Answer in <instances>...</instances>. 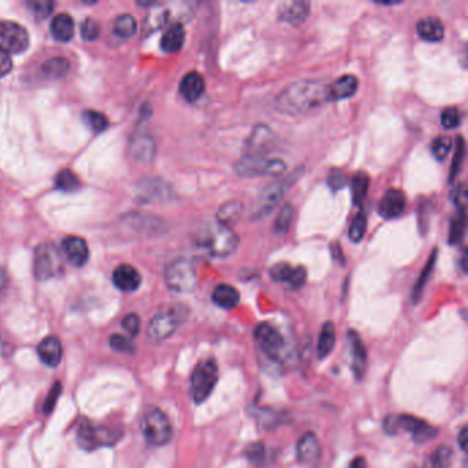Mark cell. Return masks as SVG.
<instances>
[{"instance_id":"6da1fadb","label":"cell","mask_w":468,"mask_h":468,"mask_svg":"<svg viewBox=\"0 0 468 468\" xmlns=\"http://www.w3.org/2000/svg\"><path fill=\"white\" fill-rule=\"evenodd\" d=\"M328 98V85L319 80H301L290 84L277 98V107L287 116H302L323 106Z\"/></svg>"},{"instance_id":"7a4b0ae2","label":"cell","mask_w":468,"mask_h":468,"mask_svg":"<svg viewBox=\"0 0 468 468\" xmlns=\"http://www.w3.org/2000/svg\"><path fill=\"white\" fill-rule=\"evenodd\" d=\"M196 243L208 255L223 258L234 253L239 239L234 231L230 230V227L220 223H211L198 233Z\"/></svg>"},{"instance_id":"3957f363","label":"cell","mask_w":468,"mask_h":468,"mask_svg":"<svg viewBox=\"0 0 468 468\" xmlns=\"http://www.w3.org/2000/svg\"><path fill=\"white\" fill-rule=\"evenodd\" d=\"M189 308L183 303H172L160 309L151 319L147 335L151 340L160 342L169 338L189 318Z\"/></svg>"},{"instance_id":"277c9868","label":"cell","mask_w":468,"mask_h":468,"mask_svg":"<svg viewBox=\"0 0 468 468\" xmlns=\"http://www.w3.org/2000/svg\"><path fill=\"white\" fill-rule=\"evenodd\" d=\"M383 430L389 435H396L399 431L404 430L411 433L413 441L416 444H423L434 437H437L438 430L428 425L425 420H422L412 415H390L383 422Z\"/></svg>"},{"instance_id":"5b68a950","label":"cell","mask_w":468,"mask_h":468,"mask_svg":"<svg viewBox=\"0 0 468 468\" xmlns=\"http://www.w3.org/2000/svg\"><path fill=\"white\" fill-rule=\"evenodd\" d=\"M143 435L151 447H165L173 437V427L167 413L157 408L150 406L142 419Z\"/></svg>"},{"instance_id":"8992f818","label":"cell","mask_w":468,"mask_h":468,"mask_svg":"<svg viewBox=\"0 0 468 468\" xmlns=\"http://www.w3.org/2000/svg\"><path fill=\"white\" fill-rule=\"evenodd\" d=\"M255 340L261 353L271 362L282 364L287 357V342L275 325L260 323L255 330Z\"/></svg>"},{"instance_id":"52a82bcc","label":"cell","mask_w":468,"mask_h":468,"mask_svg":"<svg viewBox=\"0 0 468 468\" xmlns=\"http://www.w3.org/2000/svg\"><path fill=\"white\" fill-rule=\"evenodd\" d=\"M218 379L217 362L213 359H208L199 362L191 375L190 394L195 404L205 403L216 387Z\"/></svg>"},{"instance_id":"ba28073f","label":"cell","mask_w":468,"mask_h":468,"mask_svg":"<svg viewBox=\"0 0 468 468\" xmlns=\"http://www.w3.org/2000/svg\"><path fill=\"white\" fill-rule=\"evenodd\" d=\"M64 269L62 255L51 243H43L35 249L33 274L39 280L58 277Z\"/></svg>"},{"instance_id":"9c48e42d","label":"cell","mask_w":468,"mask_h":468,"mask_svg":"<svg viewBox=\"0 0 468 468\" xmlns=\"http://www.w3.org/2000/svg\"><path fill=\"white\" fill-rule=\"evenodd\" d=\"M165 280L170 290L176 293H190L196 286V274L191 261L177 258L165 269Z\"/></svg>"},{"instance_id":"30bf717a","label":"cell","mask_w":468,"mask_h":468,"mask_svg":"<svg viewBox=\"0 0 468 468\" xmlns=\"http://www.w3.org/2000/svg\"><path fill=\"white\" fill-rule=\"evenodd\" d=\"M121 437L120 431L111 428L94 425L89 422H83L77 428V442L85 450H94L96 447H113Z\"/></svg>"},{"instance_id":"8fae6325","label":"cell","mask_w":468,"mask_h":468,"mask_svg":"<svg viewBox=\"0 0 468 468\" xmlns=\"http://www.w3.org/2000/svg\"><path fill=\"white\" fill-rule=\"evenodd\" d=\"M235 169L242 177H255L260 174L277 176L286 170V164L279 158H268L262 157L261 154H249L236 164Z\"/></svg>"},{"instance_id":"7c38bea8","label":"cell","mask_w":468,"mask_h":468,"mask_svg":"<svg viewBox=\"0 0 468 468\" xmlns=\"http://www.w3.org/2000/svg\"><path fill=\"white\" fill-rule=\"evenodd\" d=\"M29 35L26 29L13 21H0V51L10 54H20L29 47Z\"/></svg>"},{"instance_id":"4fadbf2b","label":"cell","mask_w":468,"mask_h":468,"mask_svg":"<svg viewBox=\"0 0 468 468\" xmlns=\"http://www.w3.org/2000/svg\"><path fill=\"white\" fill-rule=\"evenodd\" d=\"M298 462L306 467L315 468L321 459V447L313 433L303 434L297 444Z\"/></svg>"},{"instance_id":"5bb4252c","label":"cell","mask_w":468,"mask_h":468,"mask_svg":"<svg viewBox=\"0 0 468 468\" xmlns=\"http://www.w3.org/2000/svg\"><path fill=\"white\" fill-rule=\"evenodd\" d=\"M347 343H349V352H350V357H352V371L355 374V378L357 381H362L365 372V367H367V347L362 342V337L355 331V330H349L347 331Z\"/></svg>"},{"instance_id":"9a60e30c","label":"cell","mask_w":468,"mask_h":468,"mask_svg":"<svg viewBox=\"0 0 468 468\" xmlns=\"http://www.w3.org/2000/svg\"><path fill=\"white\" fill-rule=\"evenodd\" d=\"M111 280L118 290L124 293H132L140 287L142 275L135 267L129 264H121L113 271Z\"/></svg>"},{"instance_id":"2e32d148","label":"cell","mask_w":468,"mask_h":468,"mask_svg":"<svg viewBox=\"0 0 468 468\" xmlns=\"http://www.w3.org/2000/svg\"><path fill=\"white\" fill-rule=\"evenodd\" d=\"M62 252L73 267H83L89 258V249L85 239L80 236H66L62 242Z\"/></svg>"},{"instance_id":"e0dca14e","label":"cell","mask_w":468,"mask_h":468,"mask_svg":"<svg viewBox=\"0 0 468 468\" xmlns=\"http://www.w3.org/2000/svg\"><path fill=\"white\" fill-rule=\"evenodd\" d=\"M269 277L277 282L289 283L291 287L298 289L306 282V271L303 267H291L287 262H277L269 269Z\"/></svg>"},{"instance_id":"ac0fdd59","label":"cell","mask_w":468,"mask_h":468,"mask_svg":"<svg viewBox=\"0 0 468 468\" xmlns=\"http://www.w3.org/2000/svg\"><path fill=\"white\" fill-rule=\"evenodd\" d=\"M406 209V198L405 194L397 189H390L383 195L379 204V214L386 220H394L400 217Z\"/></svg>"},{"instance_id":"d6986e66","label":"cell","mask_w":468,"mask_h":468,"mask_svg":"<svg viewBox=\"0 0 468 468\" xmlns=\"http://www.w3.org/2000/svg\"><path fill=\"white\" fill-rule=\"evenodd\" d=\"M309 14V3L308 1H286L279 6L277 17L280 21L290 25H301L305 22Z\"/></svg>"},{"instance_id":"ffe728a7","label":"cell","mask_w":468,"mask_h":468,"mask_svg":"<svg viewBox=\"0 0 468 468\" xmlns=\"http://www.w3.org/2000/svg\"><path fill=\"white\" fill-rule=\"evenodd\" d=\"M38 355L45 365L48 367H57L62 360V343L60 338L50 335L39 343L38 346Z\"/></svg>"},{"instance_id":"44dd1931","label":"cell","mask_w":468,"mask_h":468,"mask_svg":"<svg viewBox=\"0 0 468 468\" xmlns=\"http://www.w3.org/2000/svg\"><path fill=\"white\" fill-rule=\"evenodd\" d=\"M179 89L187 102H196L205 92V80L201 73L190 72L180 82Z\"/></svg>"},{"instance_id":"7402d4cb","label":"cell","mask_w":468,"mask_h":468,"mask_svg":"<svg viewBox=\"0 0 468 468\" xmlns=\"http://www.w3.org/2000/svg\"><path fill=\"white\" fill-rule=\"evenodd\" d=\"M359 80L353 74H343L333 85H328L330 101H342L353 96L357 92Z\"/></svg>"},{"instance_id":"603a6c76","label":"cell","mask_w":468,"mask_h":468,"mask_svg":"<svg viewBox=\"0 0 468 468\" xmlns=\"http://www.w3.org/2000/svg\"><path fill=\"white\" fill-rule=\"evenodd\" d=\"M416 32H418L419 38L425 42L437 43L444 39L445 26L440 18L425 17L418 22Z\"/></svg>"},{"instance_id":"cb8c5ba5","label":"cell","mask_w":468,"mask_h":468,"mask_svg":"<svg viewBox=\"0 0 468 468\" xmlns=\"http://www.w3.org/2000/svg\"><path fill=\"white\" fill-rule=\"evenodd\" d=\"M186 42V30L184 26L179 22L170 25L161 38V48L164 52L174 54L183 48Z\"/></svg>"},{"instance_id":"d4e9b609","label":"cell","mask_w":468,"mask_h":468,"mask_svg":"<svg viewBox=\"0 0 468 468\" xmlns=\"http://www.w3.org/2000/svg\"><path fill=\"white\" fill-rule=\"evenodd\" d=\"M74 30H76L74 20L72 18V16L66 13L55 16L51 22V33L54 39L58 42H70L74 36Z\"/></svg>"},{"instance_id":"484cf974","label":"cell","mask_w":468,"mask_h":468,"mask_svg":"<svg viewBox=\"0 0 468 468\" xmlns=\"http://www.w3.org/2000/svg\"><path fill=\"white\" fill-rule=\"evenodd\" d=\"M213 302L223 308V309H234L235 306L239 303V293L231 284L221 283L216 286V289L212 293Z\"/></svg>"},{"instance_id":"4316f807","label":"cell","mask_w":468,"mask_h":468,"mask_svg":"<svg viewBox=\"0 0 468 468\" xmlns=\"http://www.w3.org/2000/svg\"><path fill=\"white\" fill-rule=\"evenodd\" d=\"M282 196H283V189L280 184L268 186V189H265L260 196L258 206L255 208L257 216H261V214H265V213L272 211L279 204V201L282 199Z\"/></svg>"},{"instance_id":"83f0119b","label":"cell","mask_w":468,"mask_h":468,"mask_svg":"<svg viewBox=\"0 0 468 468\" xmlns=\"http://www.w3.org/2000/svg\"><path fill=\"white\" fill-rule=\"evenodd\" d=\"M335 345V327L331 321L324 323L321 333H320L319 342H318V357L325 359L334 349Z\"/></svg>"},{"instance_id":"f1b7e54d","label":"cell","mask_w":468,"mask_h":468,"mask_svg":"<svg viewBox=\"0 0 468 468\" xmlns=\"http://www.w3.org/2000/svg\"><path fill=\"white\" fill-rule=\"evenodd\" d=\"M169 18V10L164 6L154 4V9L150 10L145 20V32L150 35L158 29H161Z\"/></svg>"},{"instance_id":"f546056e","label":"cell","mask_w":468,"mask_h":468,"mask_svg":"<svg viewBox=\"0 0 468 468\" xmlns=\"http://www.w3.org/2000/svg\"><path fill=\"white\" fill-rule=\"evenodd\" d=\"M453 460V450L449 447L441 445L433 450L425 459L423 468H449Z\"/></svg>"},{"instance_id":"4dcf8cb0","label":"cell","mask_w":468,"mask_h":468,"mask_svg":"<svg viewBox=\"0 0 468 468\" xmlns=\"http://www.w3.org/2000/svg\"><path fill=\"white\" fill-rule=\"evenodd\" d=\"M138 30V22L136 18L130 14H123L116 18L113 23V32L116 36L121 39H130L135 36Z\"/></svg>"},{"instance_id":"1f68e13d","label":"cell","mask_w":468,"mask_h":468,"mask_svg":"<svg viewBox=\"0 0 468 468\" xmlns=\"http://www.w3.org/2000/svg\"><path fill=\"white\" fill-rule=\"evenodd\" d=\"M69 70V61L64 57L50 58L42 65V73L47 79H62Z\"/></svg>"},{"instance_id":"d6a6232c","label":"cell","mask_w":468,"mask_h":468,"mask_svg":"<svg viewBox=\"0 0 468 468\" xmlns=\"http://www.w3.org/2000/svg\"><path fill=\"white\" fill-rule=\"evenodd\" d=\"M80 179L72 169L60 170L55 176V187L65 192L76 191L80 189Z\"/></svg>"},{"instance_id":"836d02e7","label":"cell","mask_w":468,"mask_h":468,"mask_svg":"<svg viewBox=\"0 0 468 468\" xmlns=\"http://www.w3.org/2000/svg\"><path fill=\"white\" fill-rule=\"evenodd\" d=\"M369 189V176L365 172H356L352 180V196L356 205H362Z\"/></svg>"},{"instance_id":"e575fe53","label":"cell","mask_w":468,"mask_h":468,"mask_svg":"<svg viewBox=\"0 0 468 468\" xmlns=\"http://www.w3.org/2000/svg\"><path fill=\"white\" fill-rule=\"evenodd\" d=\"M83 117H84L85 124L91 128V130L95 133H102L108 128V118L101 111L85 110Z\"/></svg>"},{"instance_id":"d590c367","label":"cell","mask_w":468,"mask_h":468,"mask_svg":"<svg viewBox=\"0 0 468 468\" xmlns=\"http://www.w3.org/2000/svg\"><path fill=\"white\" fill-rule=\"evenodd\" d=\"M242 212V205L239 202H228L224 206L220 208V211L217 213V223L228 227V224L234 223L235 220H238L239 214Z\"/></svg>"},{"instance_id":"8d00e7d4","label":"cell","mask_w":468,"mask_h":468,"mask_svg":"<svg viewBox=\"0 0 468 468\" xmlns=\"http://www.w3.org/2000/svg\"><path fill=\"white\" fill-rule=\"evenodd\" d=\"M459 214L453 218L452 225H450V233H449V242L452 245L459 243L463 236H464V230H466V220H464V209H457Z\"/></svg>"},{"instance_id":"74e56055","label":"cell","mask_w":468,"mask_h":468,"mask_svg":"<svg viewBox=\"0 0 468 468\" xmlns=\"http://www.w3.org/2000/svg\"><path fill=\"white\" fill-rule=\"evenodd\" d=\"M32 14L38 18V20H45L54 10V1L50 0H32L28 3Z\"/></svg>"},{"instance_id":"f35d334b","label":"cell","mask_w":468,"mask_h":468,"mask_svg":"<svg viewBox=\"0 0 468 468\" xmlns=\"http://www.w3.org/2000/svg\"><path fill=\"white\" fill-rule=\"evenodd\" d=\"M435 260H437V252L434 250L433 255L430 257V260H428V262H427V265H425V269H423V272H422V277H419V280H418V283H416V286H415V289H413V291H412V298H413L415 301H418V299L420 298V296H422V291H423V289H425L427 279L430 277V274L433 272V268H434Z\"/></svg>"},{"instance_id":"ab89813d","label":"cell","mask_w":468,"mask_h":468,"mask_svg":"<svg viewBox=\"0 0 468 468\" xmlns=\"http://www.w3.org/2000/svg\"><path fill=\"white\" fill-rule=\"evenodd\" d=\"M255 416L258 420V425H262L264 428H274L275 425H280L282 418L277 415V412L271 409H257L255 412Z\"/></svg>"},{"instance_id":"60d3db41","label":"cell","mask_w":468,"mask_h":468,"mask_svg":"<svg viewBox=\"0 0 468 468\" xmlns=\"http://www.w3.org/2000/svg\"><path fill=\"white\" fill-rule=\"evenodd\" d=\"M80 35L87 42H94L101 36V23L94 18H85L80 26Z\"/></svg>"},{"instance_id":"b9f144b4","label":"cell","mask_w":468,"mask_h":468,"mask_svg":"<svg viewBox=\"0 0 468 468\" xmlns=\"http://www.w3.org/2000/svg\"><path fill=\"white\" fill-rule=\"evenodd\" d=\"M367 230V216L365 213L360 212L353 220L350 230H349V238L352 242H360Z\"/></svg>"},{"instance_id":"7bdbcfd3","label":"cell","mask_w":468,"mask_h":468,"mask_svg":"<svg viewBox=\"0 0 468 468\" xmlns=\"http://www.w3.org/2000/svg\"><path fill=\"white\" fill-rule=\"evenodd\" d=\"M450 149H452V140L447 136H438L437 139L433 140V145H431L433 155L440 161L447 157Z\"/></svg>"},{"instance_id":"ee69618b","label":"cell","mask_w":468,"mask_h":468,"mask_svg":"<svg viewBox=\"0 0 468 468\" xmlns=\"http://www.w3.org/2000/svg\"><path fill=\"white\" fill-rule=\"evenodd\" d=\"M460 121H462V114L455 107L445 108L441 114V124L445 129H455V128L459 127Z\"/></svg>"},{"instance_id":"f6af8a7d","label":"cell","mask_w":468,"mask_h":468,"mask_svg":"<svg viewBox=\"0 0 468 468\" xmlns=\"http://www.w3.org/2000/svg\"><path fill=\"white\" fill-rule=\"evenodd\" d=\"M108 342H110V346L120 353H133L135 352V346H133L132 340L121 334H113Z\"/></svg>"},{"instance_id":"bcb514c9","label":"cell","mask_w":468,"mask_h":468,"mask_svg":"<svg viewBox=\"0 0 468 468\" xmlns=\"http://www.w3.org/2000/svg\"><path fill=\"white\" fill-rule=\"evenodd\" d=\"M61 393H62V384H61V382L54 383L52 387H51V390H50V393L47 394L45 400H44V406H43V412L44 413H51L54 411V408L57 405V401H58Z\"/></svg>"},{"instance_id":"7dc6e473","label":"cell","mask_w":468,"mask_h":468,"mask_svg":"<svg viewBox=\"0 0 468 468\" xmlns=\"http://www.w3.org/2000/svg\"><path fill=\"white\" fill-rule=\"evenodd\" d=\"M293 208L290 205L283 206V209L279 213L277 216V223H275V230L277 233H286L291 224L293 220Z\"/></svg>"},{"instance_id":"c3c4849f","label":"cell","mask_w":468,"mask_h":468,"mask_svg":"<svg viewBox=\"0 0 468 468\" xmlns=\"http://www.w3.org/2000/svg\"><path fill=\"white\" fill-rule=\"evenodd\" d=\"M245 455H246V457H247L249 462H252L253 464H260L264 460L265 447H264V445L261 442L250 444L249 447H246Z\"/></svg>"},{"instance_id":"681fc988","label":"cell","mask_w":468,"mask_h":468,"mask_svg":"<svg viewBox=\"0 0 468 468\" xmlns=\"http://www.w3.org/2000/svg\"><path fill=\"white\" fill-rule=\"evenodd\" d=\"M121 325L129 334V337H136L140 331V318L136 313H129L121 321Z\"/></svg>"},{"instance_id":"f907efd6","label":"cell","mask_w":468,"mask_h":468,"mask_svg":"<svg viewBox=\"0 0 468 468\" xmlns=\"http://www.w3.org/2000/svg\"><path fill=\"white\" fill-rule=\"evenodd\" d=\"M463 157H464V140H463V138H459L456 155L453 158L452 168H450V180H453L459 174L460 168H462V162H463Z\"/></svg>"},{"instance_id":"816d5d0a","label":"cell","mask_w":468,"mask_h":468,"mask_svg":"<svg viewBox=\"0 0 468 468\" xmlns=\"http://www.w3.org/2000/svg\"><path fill=\"white\" fill-rule=\"evenodd\" d=\"M328 184L331 186L333 190H340L345 184H346V177L345 173H342L340 170H333L328 176Z\"/></svg>"},{"instance_id":"f5cc1de1","label":"cell","mask_w":468,"mask_h":468,"mask_svg":"<svg viewBox=\"0 0 468 468\" xmlns=\"http://www.w3.org/2000/svg\"><path fill=\"white\" fill-rule=\"evenodd\" d=\"M13 69V61L10 58V55L4 54L0 51V79L4 77L6 74H9Z\"/></svg>"},{"instance_id":"db71d44e","label":"cell","mask_w":468,"mask_h":468,"mask_svg":"<svg viewBox=\"0 0 468 468\" xmlns=\"http://www.w3.org/2000/svg\"><path fill=\"white\" fill-rule=\"evenodd\" d=\"M467 427H463L460 430V434H459V445L462 447L463 452H466V447H467Z\"/></svg>"},{"instance_id":"11a10c76","label":"cell","mask_w":468,"mask_h":468,"mask_svg":"<svg viewBox=\"0 0 468 468\" xmlns=\"http://www.w3.org/2000/svg\"><path fill=\"white\" fill-rule=\"evenodd\" d=\"M350 468H367V462L364 457L359 456L350 463Z\"/></svg>"},{"instance_id":"9f6ffc18","label":"cell","mask_w":468,"mask_h":468,"mask_svg":"<svg viewBox=\"0 0 468 468\" xmlns=\"http://www.w3.org/2000/svg\"><path fill=\"white\" fill-rule=\"evenodd\" d=\"M7 286V274L4 272V269L0 267V293L6 289Z\"/></svg>"}]
</instances>
